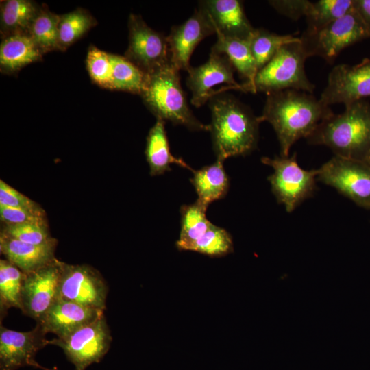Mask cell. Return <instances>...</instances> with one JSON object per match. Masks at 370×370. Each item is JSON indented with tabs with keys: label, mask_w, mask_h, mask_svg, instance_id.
Returning <instances> with one entry per match:
<instances>
[{
	"label": "cell",
	"mask_w": 370,
	"mask_h": 370,
	"mask_svg": "<svg viewBox=\"0 0 370 370\" xmlns=\"http://www.w3.org/2000/svg\"><path fill=\"white\" fill-rule=\"evenodd\" d=\"M95 17L86 10L78 8L60 14L58 24L59 51H64L97 25Z\"/></svg>",
	"instance_id": "obj_27"
},
{
	"label": "cell",
	"mask_w": 370,
	"mask_h": 370,
	"mask_svg": "<svg viewBox=\"0 0 370 370\" xmlns=\"http://www.w3.org/2000/svg\"><path fill=\"white\" fill-rule=\"evenodd\" d=\"M234 245L231 235L224 228L212 223L196 242L193 251L210 257H221L232 253Z\"/></svg>",
	"instance_id": "obj_32"
},
{
	"label": "cell",
	"mask_w": 370,
	"mask_h": 370,
	"mask_svg": "<svg viewBox=\"0 0 370 370\" xmlns=\"http://www.w3.org/2000/svg\"><path fill=\"white\" fill-rule=\"evenodd\" d=\"M104 314L91 308L58 297L42 319L36 322L47 333L64 338Z\"/></svg>",
	"instance_id": "obj_17"
},
{
	"label": "cell",
	"mask_w": 370,
	"mask_h": 370,
	"mask_svg": "<svg viewBox=\"0 0 370 370\" xmlns=\"http://www.w3.org/2000/svg\"><path fill=\"white\" fill-rule=\"evenodd\" d=\"M354 6L364 21L370 27V0H354Z\"/></svg>",
	"instance_id": "obj_38"
},
{
	"label": "cell",
	"mask_w": 370,
	"mask_h": 370,
	"mask_svg": "<svg viewBox=\"0 0 370 370\" xmlns=\"http://www.w3.org/2000/svg\"><path fill=\"white\" fill-rule=\"evenodd\" d=\"M208 16L217 35L249 40L255 28L252 27L238 0H206L199 2Z\"/></svg>",
	"instance_id": "obj_18"
},
{
	"label": "cell",
	"mask_w": 370,
	"mask_h": 370,
	"mask_svg": "<svg viewBox=\"0 0 370 370\" xmlns=\"http://www.w3.org/2000/svg\"><path fill=\"white\" fill-rule=\"evenodd\" d=\"M0 219L4 225L47 224L45 212L40 206L32 209L0 206Z\"/></svg>",
	"instance_id": "obj_35"
},
{
	"label": "cell",
	"mask_w": 370,
	"mask_h": 370,
	"mask_svg": "<svg viewBox=\"0 0 370 370\" xmlns=\"http://www.w3.org/2000/svg\"><path fill=\"white\" fill-rule=\"evenodd\" d=\"M365 162L370 164V147L364 160Z\"/></svg>",
	"instance_id": "obj_39"
},
{
	"label": "cell",
	"mask_w": 370,
	"mask_h": 370,
	"mask_svg": "<svg viewBox=\"0 0 370 370\" xmlns=\"http://www.w3.org/2000/svg\"><path fill=\"white\" fill-rule=\"evenodd\" d=\"M179 71L171 63L148 75L146 88L140 95L157 119L183 125L193 131H210L189 108L182 90Z\"/></svg>",
	"instance_id": "obj_4"
},
{
	"label": "cell",
	"mask_w": 370,
	"mask_h": 370,
	"mask_svg": "<svg viewBox=\"0 0 370 370\" xmlns=\"http://www.w3.org/2000/svg\"><path fill=\"white\" fill-rule=\"evenodd\" d=\"M307 53L298 40L283 45L256 75L251 82L241 84V91L266 94L287 89L312 93L314 84L306 76L304 62Z\"/></svg>",
	"instance_id": "obj_5"
},
{
	"label": "cell",
	"mask_w": 370,
	"mask_h": 370,
	"mask_svg": "<svg viewBox=\"0 0 370 370\" xmlns=\"http://www.w3.org/2000/svg\"><path fill=\"white\" fill-rule=\"evenodd\" d=\"M234 68L228 58L212 50L206 62L188 71L186 84L191 90L190 102L197 108L204 105L215 95H219L216 86H222L229 90H242L234 77Z\"/></svg>",
	"instance_id": "obj_12"
},
{
	"label": "cell",
	"mask_w": 370,
	"mask_h": 370,
	"mask_svg": "<svg viewBox=\"0 0 370 370\" xmlns=\"http://www.w3.org/2000/svg\"><path fill=\"white\" fill-rule=\"evenodd\" d=\"M59 19L60 14L51 12L46 5L40 6L29 26L27 34L43 54L59 50Z\"/></svg>",
	"instance_id": "obj_28"
},
{
	"label": "cell",
	"mask_w": 370,
	"mask_h": 370,
	"mask_svg": "<svg viewBox=\"0 0 370 370\" xmlns=\"http://www.w3.org/2000/svg\"><path fill=\"white\" fill-rule=\"evenodd\" d=\"M40 6L32 0H5L0 3L1 39L10 35L27 33Z\"/></svg>",
	"instance_id": "obj_23"
},
{
	"label": "cell",
	"mask_w": 370,
	"mask_h": 370,
	"mask_svg": "<svg viewBox=\"0 0 370 370\" xmlns=\"http://www.w3.org/2000/svg\"><path fill=\"white\" fill-rule=\"evenodd\" d=\"M223 162L217 159L213 164L194 171L193 176L190 179L198 195L197 199L207 206L223 199L228 192L230 179Z\"/></svg>",
	"instance_id": "obj_22"
},
{
	"label": "cell",
	"mask_w": 370,
	"mask_h": 370,
	"mask_svg": "<svg viewBox=\"0 0 370 370\" xmlns=\"http://www.w3.org/2000/svg\"><path fill=\"white\" fill-rule=\"evenodd\" d=\"M209 101L212 115L210 131L217 159L224 161L254 151L258 143L260 123L251 109L224 92Z\"/></svg>",
	"instance_id": "obj_2"
},
{
	"label": "cell",
	"mask_w": 370,
	"mask_h": 370,
	"mask_svg": "<svg viewBox=\"0 0 370 370\" xmlns=\"http://www.w3.org/2000/svg\"><path fill=\"white\" fill-rule=\"evenodd\" d=\"M1 234L33 245L45 244L54 238L49 234L47 224L41 223L4 225Z\"/></svg>",
	"instance_id": "obj_34"
},
{
	"label": "cell",
	"mask_w": 370,
	"mask_h": 370,
	"mask_svg": "<svg viewBox=\"0 0 370 370\" xmlns=\"http://www.w3.org/2000/svg\"><path fill=\"white\" fill-rule=\"evenodd\" d=\"M334 112L311 93L287 89L267 94L259 123L267 121L277 135L280 156H288L292 145L308 138Z\"/></svg>",
	"instance_id": "obj_1"
},
{
	"label": "cell",
	"mask_w": 370,
	"mask_h": 370,
	"mask_svg": "<svg viewBox=\"0 0 370 370\" xmlns=\"http://www.w3.org/2000/svg\"><path fill=\"white\" fill-rule=\"evenodd\" d=\"M370 97V59L354 66L341 64L330 72L319 100L326 106L349 105Z\"/></svg>",
	"instance_id": "obj_13"
},
{
	"label": "cell",
	"mask_w": 370,
	"mask_h": 370,
	"mask_svg": "<svg viewBox=\"0 0 370 370\" xmlns=\"http://www.w3.org/2000/svg\"><path fill=\"white\" fill-rule=\"evenodd\" d=\"M145 154L149 166V173L152 176L171 171V164L194 171L184 160L171 154L165 130V121L161 119H157L149 131Z\"/></svg>",
	"instance_id": "obj_21"
},
{
	"label": "cell",
	"mask_w": 370,
	"mask_h": 370,
	"mask_svg": "<svg viewBox=\"0 0 370 370\" xmlns=\"http://www.w3.org/2000/svg\"><path fill=\"white\" fill-rule=\"evenodd\" d=\"M112 337L104 314L64 338L49 341L60 347L75 370H86L108 353Z\"/></svg>",
	"instance_id": "obj_9"
},
{
	"label": "cell",
	"mask_w": 370,
	"mask_h": 370,
	"mask_svg": "<svg viewBox=\"0 0 370 370\" xmlns=\"http://www.w3.org/2000/svg\"><path fill=\"white\" fill-rule=\"evenodd\" d=\"M57 244L56 238L45 244L33 245L0 235L1 253L25 274L35 271L53 261Z\"/></svg>",
	"instance_id": "obj_19"
},
{
	"label": "cell",
	"mask_w": 370,
	"mask_h": 370,
	"mask_svg": "<svg viewBox=\"0 0 370 370\" xmlns=\"http://www.w3.org/2000/svg\"><path fill=\"white\" fill-rule=\"evenodd\" d=\"M25 273L12 263L0 260L1 321L11 308H22V288Z\"/></svg>",
	"instance_id": "obj_26"
},
{
	"label": "cell",
	"mask_w": 370,
	"mask_h": 370,
	"mask_svg": "<svg viewBox=\"0 0 370 370\" xmlns=\"http://www.w3.org/2000/svg\"><path fill=\"white\" fill-rule=\"evenodd\" d=\"M307 140L330 148L335 156L363 160L370 147V105L358 101L324 120Z\"/></svg>",
	"instance_id": "obj_3"
},
{
	"label": "cell",
	"mask_w": 370,
	"mask_h": 370,
	"mask_svg": "<svg viewBox=\"0 0 370 370\" xmlns=\"http://www.w3.org/2000/svg\"><path fill=\"white\" fill-rule=\"evenodd\" d=\"M370 38V27L354 6L345 15L314 31H304L300 36L308 57L319 56L329 63L345 48Z\"/></svg>",
	"instance_id": "obj_6"
},
{
	"label": "cell",
	"mask_w": 370,
	"mask_h": 370,
	"mask_svg": "<svg viewBox=\"0 0 370 370\" xmlns=\"http://www.w3.org/2000/svg\"><path fill=\"white\" fill-rule=\"evenodd\" d=\"M269 3L280 14L297 20L307 16L312 2L307 0H274Z\"/></svg>",
	"instance_id": "obj_37"
},
{
	"label": "cell",
	"mask_w": 370,
	"mask_h": 370,
	"mask_svg": "<svg viewBox=\"0 0 370 370\" xmlns=\"http://www.w3.org/2000/svg\"><path fill=\"white\" fill-rule=\"evenodd\" d=\"M61 261L25 274L22 288L23 313L39 321L58 297Z\"/></svg>",
	"instance_id": "obj_14"
},
{
	"label": "cell",
	"mask_w": 370,
	"mask_h": 370,
	"mask_svg": "<svg viewBox=\"0 0 370 370\" xmlns=\"http://www.w3.org/2000/svg\"><path fill=\"white\" fill-rule=\"evenodd\" d=\"M217 40L211 50L225 55L245 82H251L258 69L249 46V40L217 35Z\"/></svg>",
	"instance_id": "obj_24"
},
{
	"label": "cell",
	"mask_w": 370,
	"mask_h": 370,
	"mask_svg": "<svg viewBox=\"0 0 370 370\" xmlns=\"http://www.w3.org/2000/svg\"><path fill=\"white\" fill-rule=\"evenodd\" d=\"M299 36L280 35L263 28L254 29L249 38L258 71L265 66L284 45L298 40Z\"/></svg>",
	"instance_id": "obj_29"
},
{
	"label": "cell",
	"mask_w": 370,
	"mask_h": 370,
	"mask_svg": "<svg viewBox=\"0 0 370 370\" xmlns=\"http://www.w3.org/2000/svg\"><path fill=\"white\" fill-rule=\"evenodd\" d=\"M108 292L107 283L96 269L61 262L58 297L104 311Z\"/></svg>",
	"instance_id": "obj_11"
},
{
	"label": "cell",
	"mask_w": 370,
	"mask_h": 370,
	"mask_svg": "<svg viewBox=\"0 0 370 370\" xmlns=\"http://www.w3.org/2000/svg\"><path fill=\"white\" fill-rule=\"evenodd\" d=\"M0 206L25 209L40 207L37 203L2 180H0Z\"/></svg>",
	"instance_id": "obj_36"
},
{
	"label": "cell",
	"mask_w": 370,
	"mask_h": 370,
	"mask_svg": "<svg viewBox=\"0 0 370 370\" xmlns=\"http://www.w3.org/2000/svg\"><path fill=\"white\" fill-rule=\"evenodd\" d=\"M86 63L89 76L95 84L103 88L113 90V69L110 53L90 45Z\"/></svg>",
	"instance_id": "obj_33"
},
{
	"label": "cell",
	"mask_w": 370,
	"mask_h": 370,
	"mask_svg": "<svg viewBox=\"0 0 370 370\" xmlns=\"http://www.w3.org/2000/svg\"><path fill=\"white\" fill-rule=\"evenodd\" d=\"M261 161L273 168V172L268 180L278 201L285 206L288 212H293L312 195L317 170L303 169L297 163L295 153L286 157H262Z\"/></svg>",
	"instance_id": "obj_7"
},
{
	"label": "cell",
	"mask_w": 370,
	"mask_h": 370,
	"mask_svg": "<svg viewBox=\"0 0 370 370\" xmlns=\"http://www.w3.org/2000/svg\"><path fill=\"white\" fill-rule=\"evenodd\" d=\"M354 6V0H319L312 2L306 16V31L320 29L345 15Z\"/></svg>",
	"instance_id": "obj_31"
},
{
	"label": "cell",
	"mask_w": 370,
	"mask_h": 370,
	"mask_svg": "<svg viewBox=\"0 0 370 370\" xmlns=\"http://www.w3.org/2000/svg\"><path fill=\"white\" fill-rule=\"evenodd\" d=\"M113 69V90L141 95L146 88L148 75L124 56L110 53Z\"/></svg>",
	"instance_id": "obj_30"
},
{
	"label": "cell",
	"mask_w": 370,
	"mask_h": 370,
	"mask_svg": "<svg viewBox=\"0 0 370 370\" xmlns=\"http://www.w3.org/2000/svg\"><path fill=\"white\" fill-rule=\"evenodd\" d=\"M46 332L36 323L27 332H18L0 326V370H17L25 366L42 367L35 360L40 349L49 345Z\"/></svg>",
	"instance_id": "obj_15"
},
{
	"label": "cell",
	"mask_w": 370,
	"mask_h": 370,
	"mask_svg": "<svg viewBox=\"0 0 370 370\" xmlns=\"http://www.w3.org/2000/svg\"><path fill=\"white\" fill-rule=\"evenodd\" d=\"M129 45L124 57L147 75L171 64L166 36L151 27L139 15L128 20Z\"/></svg>",
	"instance_id": "obj_10"
},
{
	"label": "cell",
	"mask_w": 370,
	"mask_h": 370,
	"mask_svg": "<svg viewBox=\"0 0 370 370\" xmlns=\"http://www.w3.org/2000/svg\"><path fill=\"white\" fill-rule=\"evenodd\" d=\"M208 206L197 199L191 204L180 208L181 230L176 247L180 250L193 251L196 242L211 225L207 219Z\"/></svg>",
	"instance_id": "obj_25"
},
{
	"label": "cell",
	"mask_w": 370,
	"mask_h": 370,
	"mask_svg": "<svg viewBox=\"0 0 370 370\" xmlns=\"http://www.w3.org/2000/svg\"><path fill=\"white\" fill-rule=\"evenodd\" d=\"M214 34L216 31L212 22L199 5L186 22L173 26L166 36L171 64L178 71H188L191 55L197 45Z\"/></svg>",
	"instance_id": "obj_16"
},
{
	"label": "cell",
	"mask_w": 370,
	"mask_h": 370,
	"mask_svg": "<svg viewBox=\"0 0 370 370\" xmlns=\"http://www.w3.org/2000/svg\"><path fill=\"white\" fill-rule=\"evenodd\" d=\"M43 53L27 33L2 38L0 45V70L14 74L24 66L40 61Z\"/></svg>",
	"instance_id": "obj_20"
},
{
	"label": "cell",
	"mask_w": 370,
	"mask_h": 370,
	"mask_svg": "<svg viewBox=\"0 0 370 370\" xmlns=\"http://www.w3.org/2000/svg\"><path fill=\"white\" fill-rule=\"evenodd\" d=\"M317 179L370 210V164L335 156L317 169Z\"/></svg>",
	"instance_id": "obj_8"
}]
</instances>
